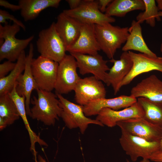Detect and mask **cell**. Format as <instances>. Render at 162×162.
I'll list each match as a JSON object with an SVG mask.
<instances>
[{
	"instance_id": "cell-35",
	"label": "cell",
	"mask_w": 162,
	"mask_h": 162,
	"mask_svg": "<svg viewBox=\"0 0 162 162\" xmlns=\"http://www.w3.org/2000/svg\"><path fill=\"white\" fill-rule=\"evenodd\" d=\"M156 2L157 4V6L158 8L159 11L158 15L160 17L162 16V0H157L156 1ZM160 51L162 52V43L160 46Z\"/></svg>"
},
{
	"instance_id": "cell-31",
	"label": "cell",
	"mask_w": 162,
	"mask_h": 162,
	"mask_svg": "<svg viewBox=\"0 0 162 162\" xmlns=\"http://www.w3.org/2000/svg\"><path fill=\"white\" fill-rule=\"evenodd\" d=\"M0 5L13 11L20 10V9L19 5H15L11 4L8 1L4 0H0Z\"/></svg>"
},
{
	"instance_id": "cell-24",
	"label": "cell",
	"mask_w": 162,
	"mask_h": 162,
	"mask_svg": "<svg viewBox=\"0 0 162 162\" xmlns=\"http://www.w3.org/2000/svg\"><path fill=\"white\" fill-rule=\"evenodd\" d=\"M145 9L143 0H114L108 6L105 14L109 16L122 17L130 12Z\"/></svg>"
},
{
	"instance_id": "cell-7",
	"label": "cell",
	"mask_w": 162,
	"mask_h": 162,
	"mask_svg": "<svg viewBox=\"0 0 162 162\" xmlns=\"http://www.w3.org/2000/svg\"><path fill=\"white\" fill-rule=\"evenodd\" d=\"M58 65V62L40 55L33 58L32 71L38 89L49 92L54 89Z\"/></svg>"
},
{
	"instance_id": "cell-11",
	"label": "cell",
	"mask_w": 162,
	"mask_h": 162,
	"mask_svg": "<svg viewBox=\"0 0 162 162\" xmlns=\"http://www.w3.org/2000/svg\"><path fill=\"white\" fill-rule=\"evenodd\" d=\"M74 91L76 102L83 106L92 101L105 98L106 95L102 81L93 76L81 78Z\"/></svg>"
},
{
	"instance_id": "cell-3",
	"label": "cell",
	"mask_w": 162,
	"mask_h": 162,
	"mask_svg": "<svg viewBox=\"0 0 162 162\" xmlns=\"http://www.w3.org/2000/svg\"><path fill=\"white\" fill-rule=\"evenodd\" d=\"M20 27L14 23L12 25L0 24V38L4 42L0 47V61L6 59L12 62L17 60L20 55L33 39L32 35L25 39L16 38L15 35L20 30Z\"/></svg>"
},
{
	"instance_id": "cell-13",
	"label": "cell",
	"mask_w": 162,
	"mask_h": 162,
	"mask_svg": "<svg viewBox=\"0 0 162 162\" xmlns=\"http://www.w3.org/2000/svg\"><path fill=\"white\" fill-rule=\"evenodd\" d=\"M75 58L79 72L84 75L91 74L98 79L104 82L107 71L110 68L107 65V61L98 54L89 55L72 53Z\"/></svg>"
},
{
	"instance_id": "cell-18",
	"label": "cell",
	"mask_w": 162,
	"mask_h": 162,
	"mask_svg": "<svg viewBox=\"0 0 162 162\" xmlns=\"http://www.w3.org/2000/svg\"><path fill=\"white\" fill-rule=\"evenodd\" d=\"M137 102L136 98L131 96L121 95L111 98H101L92 101L83 106L84 112L87 117L97 115L104 108L118 110L128 107Z\"/></svg>"
},
{
	"instance_id": "cell-28",
	"label": "cell",
	"mask_w": 162,
	"mask_h": 162,
	"mask_svg": "<svg viewBox=\"0 0 162 162\" xmlns=\"http://www.w3.org/2000/svg\"><path fill=\"white\" fill-rule=\"evenodd\" d=\"M145 9L136 17V21L140 24L145 21L151 26L154 27L155 25V20H161L158 15L159 9L154 0H143Z\"/></svg>"
},
{
	"instance_id": "cell-32",
	"label": "cell",
	"mask_w": 162,
	"mask_h": 162,
	"mask_svg": "<svg viewBox=\"0 0 162 162\" xmlns=\"http://www.w3.org/2000/svg\"><path fill=\"white\" fill-rule=\"evenodd\" d=\"M112 1V0H98L100 10L102 13H105L107 7Z\"/></svg>"
},
{
	"instance_id": "cell-38",
	"label": "cell",
	"mask_w": 162,
	"mask_h": 162,
	"mask_svg": "<svg viewBox=\"0 0 162 162\" xmlns=\"http://www.w3.org/2000/svg\"><path fill=\"white\" fill-rule=\"evenodd\" d=\"M160 150L162 151V137L160 141Z\"/></svg>"
},
{
	"instance_id": "cell-9",
	"label": "cell",
	"mask_w": 162,
	"mask_h": 162,
	"mask_svg": "<svg viewBox=\"0 0 162 162\" xmlns=\"http://www.w3.org/2000/svg\"><path fill=\"white\" fill-rule=\"evenodd\" d=\"M58 63L54 89L56 93L62 95L74 91L81 78L77 72L76 60L72 55H66Z\"/></svg>"
},
{
	"instance_id": "cell-36",
	"label": "cell",
	"mask_w": 162,
	"mask_h": 162,
	"mask_svg": "<svg viewBox=\"0 0 162 162\" xmlns=\"http://www.w3.org/2000/svg\"><path fill=\"white\" fill-rule=\"evenodd\" d=\"M35 162H47L41 155H39L38 157V160H35Z\"/></svg>"
},
{
	"instance_id": "cell-8",
	"label": "cell",
	"mask_w": 162,
	"mask_h": 162,
	"mask_svg": "<svg viewBox=\"0 0 162 162\" xmlns=\"http://www.w3.org/2000/svg\"><path fill=\"white\" fill-rule=\"evenodd\" d=\"M63 12L82 24L103 25L116 21L114 18L100 10L98 0H83L77 8L65 10Z\"/></svg>"
},
{
	"instance_id": "cell-27",
	"label": "cell",
	"mask_w": 162,
	"mask_h": 162,
	"mask_svg": "<svg viewBox=\"0 0 162 162\" xmlns=\"http://www.w3.org/2000/svg\"><path fill=\"white\" fill-rule=\"evenodd\" d=\"M20 117L16 106L9 94L0 96V118L8 126L13 124Z\"/></svg>"
},
{
	"instance_id": "cell-30",
	"label": "cell",
	"mask_w": 162,
	"mask_h": 162,
	"mask_svg": "<svg viewBox=\"0 0 162 162\" xmlns=\"http://www.w3.org/2000/svg\"><path fill=\"white\" fill-rule=\"evenodd\" d=\"M16 63L8 60L0 64V78L6 76L14 68Z\"/></svg>"
},
{
	"instance_id": "cell-22",
	"label": "cell",
	"mask_w": 162,
	"mask_h": 162,
	"mask_svg": "<svg viewBox=\"0 0 162 162\" xmlns=\"http://www.w3.org/2000/svg\"><path fill=\"white\" fill-rule=\"evenodd\" d=\"M140 24L136 21H132L130 27L129 28V34L122 50L123 52L135 50L152 57H157L149 48L145 41Z\"/></svg>"
},
{
	"instance_id": "cell-2",
	"label": "cell",
	"mask_w": 162,
	"mask_h": 162,
	"mask_svg": "<svg viewBox=\"0 0 162 162\" xmlns=\"http://www.w3.org/2000/svg\"><path fill=\"white\" fill-rule=\"evenodd\" d=\"M94 26L96 36L100 50L109 58H113L117 50L126 42L129 34V28L114 26L110 23Z\"/></svg>"
},
{
	"instance_id": "cell-16",
	"label": "cell",
	"mask_w": 162,
	"mask_h": 162,
	"mask_svg": "<svg viewBox=\"0 0 162 162\" xmlns=\"http://www.w3.org/2000/svg\"><path fill=\"white\" fill-rule=\"evenodd\" d=\"M95 25L82 24L80 35L75 42L66 49L72 53L89 55L98 54L100 48L95 31Z\"/></svg>"
},
{
	"instance_id": "cell-19",
	"label": "cell",
	"mask_w": 162,
	"mask_h": 162,
	"mask_svg": "<svg viewBox=\"0 0 162 162\" xmlns=\"http://www.w3.org/2000/svg\"><path fill=\"white\" fill-rule=\"evenodd\" d=\"M82 24L63 12L57 16L55 22L56 29L66 49L72 45L78 38Z\"/></svg>"
},
{
	"instance_id": "cell-12",
	"label": "cell",
	"mask_w": 162,
	"mask_h": 162,
	"mask_svg": "<svg viewBox=\"0 0 162 162\" xmlns=\"http://www.w3.org/2000/svg\"><path fill=\"white\" fill-rule=\"evenodd\" d=\"M128 52L133 61V67L122 82L121 88L130 84L140 74L154 70L162 72V57H153L145 54L137 53L130 51Z\"/></svg>"
},
{
	"instance_id": "cell-26",
	"label": "cell",
	"mask_w": 162,
	"mask_h": 162,
	"mask_svg": "<svg viewBox=\"0 0 162 162\" xmlns=\"http://www.w3.org/2000/svg\"><path fill=\"white\" fill-rule=\"evenodd\" d=\"M26 57L24 50L18 58L14 69L8 75L0 78V96L8 93L13 89L18 78L24 70Z\"/></svg>"
},
{
	"instance_id": "cell-1",
	"label": "cell",
	"mask_w": 162,
	"mask_h": 162,
	"mask_svg": "<svg viewBox=\"0 0 162 162\" xmlns=\"http://www.w3.org/2000/svg\"><path fill=\"white\" fill-rule=\"evenodd\" d=\"M37 96L31 100L33 106L30 109V117L47 126L54 125L61 117L62 110L56 94L51 92L38 89Z\"/></svg>"
},
{
	"instance_id": "cell-6",
	"label": "cell",
	"mask_w": 162,
	"mask_h": 162,
	"mask_svg": "<svg viewBox=\"0 0 162 162\" xmlns=\"http://www.w3.org/2000/svg\"><path fill=\"white\" fill-rule=\"evenodd\" d=\"M119 140L122 148L133 162L139 157L149 159L153 154L160 150V141H149L123 130Z\"/></svg>"
},
{
	"instance_id": "cell-5",
	"label": "cell",
	"mask_w": 162,
	"mask_h": 162,
	"mask_svg": "<svg viewBox=\"0 0 162 162\" xmlns=\"http://www.w3.org/2000/svg\"><path fill=\"white\" fill-rule=\"evenodd\" d=\"M62 109L61 117L65 125L70 129L79 128L80 133L83 134L91 124L101 126L104 125L96 119L87 117L84 112L83 106L74 103L62 95L56 93Z\"/></svg>"
},
{
	"instance_id": "cell-37",
	"label": "cell",
	"mask_w": 162,
	"mask_h": 162,
	"mask_svg": "<svg viewBox=\"0 0 162 162\" xmlns=\"http://www.w3.org/2000/svg\"><path fill=\"white\" fill-rule=\"evenodd\" d=\"M151 160L149 159L142 158V159L139 162H151ZM127 162H130L129 160H127Z\"/></svg>"
},
{
	"instance_id": "cell-29",
	"label": "cell",
	"mask_w": 162,
	"mask_h": 162,
	"mask_svg": "<svg viewBox=\"0 0 162 162\" xmlns=\"http://www.w3.org/2000/svg\"><path fill=\"white\" fill-rule=\"evenodd\" d=\"M10 20L20 26L24 30H26V27L24 24L20 21L17 19L13 15L10 14L7 11L0 10V23H8L6 20Z\"/></svg>"
},
{
	"instance_id": "cell-10",
	"label": "cell",
	"mask_w": 162,
	"mask_h": 162,
	"mask_svg": "<svg viewBox=\"0 0 162 162\" xmlns=\"http://www.w3.org/2000/svg\"><path fill=\"white\" fill-rule=\"evenodd\" d=\"M116 125L121 130L149 141H160L162 137V128L149 122L143 117L121 121Z\"/></svg>"
},
{
	"instance_id": "cell-23",
	"label": "cell",
	"mask_w": 162,
	"mask_h": 162,
	"mask_svg": "<svg viewBox=\"0 0 162 162\" xmlns=\"http://www.w3.org/2000/svg\"><path fill=\"white\" fill-rule=\"evenodd\" d=\"M16 82L13 89L8 94L14 103L20 116L22 119L28 132L31 143L30 149L33 152H36L35 149V144L36 143H38L41 146H47V145L31 128L27 118L25 98L24 96H20L17 93L16 89Z\"/></svg>"
},
{
	"instance_id": "cell-20",
	"label": "cell",
	"mask_w": 162,
	"mask_h": 162,
	"mask_svg": "<svg viewBox=\"0 0 162 162\" xmlns=\"http://www.w3.org/2000/svg\"><path fill=\"white\" fill-rule=\"evenodd\" d=\"M130 95L136 98H144L154 101H162V81L155 75H150L133 87Z\"/></svg>"
},
{
	"instance_id": "cell-33",
	"label": "cell",
	"mask_w": 162,
	"mask_h": 162,
	"mask_svg": "<svg viewBox=\"0 0 162 162\" xmlns=\"http://www.w3.org/2000/svg\"><path fill=\"white\" fill-rule=\"evenodd\" d=\"M154 162H162V151L159 150L153 154L149 159Z\"/></svg>"
},
{
	"instance_id": "cell-14",
	"label": "cell",
	"mask_w": 162,
	"mask_h": 162,
	"mask_svg": "<svg viewBox=\"0 0 162 162\" xmlns=\"http://www.w3.org/2000/svg\"><path fill=\"white\" fill-rule=\"evenodd\" d=\"M33 55L34 46L33 44L31 43L29 44L28 54L26 57L24 72L18 78L16 87V92L19 95L25 97L26 113L29 116L31 114L30 105L31 94L33 90L38 89L31 69V63Z\"/></svg>"
},
{
	"instance_id": "cell-34",
	"label": "cell",
	"mask_w": 162,
	"mask_h": 162,
	"mask_svg": "<svg viewBox=\"0 0 162 162\" xmlns=\"http://www.w3.org/2000/svg\"><path fill=\"white\" fill-rule=\"evenodd\" d=\"M70 7V9H73L79 7L82 3V0H66Z\"/></svg>"
},
{
	"instance_id": "cell-21",
	"label": "cell",
	"mask_w": 162,
	"mask_h": 162,
	"mask_svg": "<svg viewBox=\"0 0 162 162\" xmlns=\"http://www.w3.org/2000/svg\"><path fill=\"white\" fill-rule=\"evenodd\" d=\"M61 0H20V14L25 21L36 19L40 13L48 8H57Z\"/></svg>"
},
{
	"instance_id": "cell-17",
	"label": "cell",
	"mask_w": 162,
	"mask_h": 162,
	"mask_svg": "<svg viewBox=\"0 0 162 162\" xmlns=\"http://www.w3.org/2000/svg\"><path fill=\"white\" fill-rule=\"evenodd\" d=\"M142 110L137 102L122 110H115L108 108L102 109L97 115L96 119L104 126L112 128L120 122L128 119L143 117Z\"/></svg>"
},
{
	"instance_id": "cell-15",
	"label": "cell",
	"mask_w": 162,
	"mask_h": 162,
	"mask_svg": "<svg viewBox=\"0 0 162 162\" xmlns=\"http://www.w3.org/2000/svg\"><path fill=\"white\" fill-rule=\"evenodd\" d=\"M110 61L113 64L106 74L104 83L107 86H112L114 94H116L121 88L122 82L130 71L133 62L128 51H124L119 59L113 58Z\"/></svg>"
},
{
	"instance_id": "cell-4",
	"label": "cell",
	"mask_w": 162,
	"mask_h": 162,
	"mask_svg": "<svg viewBox=\"0 0 162 162\" xmlns=\"http://www.w3.org/2000/svg\"><path fill=\"white\" fill-rule=\"evenodd\" d=\"M40 55L59 63L66 55V47L56 29L55 22L40 31L36 41Z\"/></svg>"
},
{
	"instance_id": "cell-25",
	"label": "cell",
	"mask_w": 162,
	"mask_h": 162,
	"mask_svg": "<svg viewBox=\"0 0 162 162\" xmlns=\"http://www.w3.org/2000/svg\"><path fill=\"white\" fill-rule=\"evenodd\" d=\"M137 102L143 112V118L149 122L162 128V101H154L139 98Z\"/></svg>"
}]
</instances>
